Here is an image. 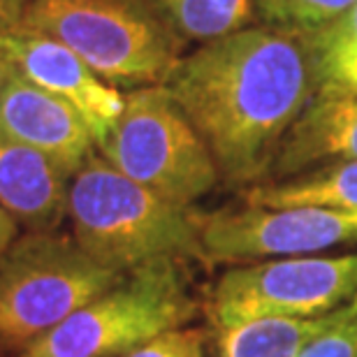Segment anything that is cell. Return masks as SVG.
<instances>
[{
	"label": "cell",
	"instance_id": "obj_1",
	"mask_svg": "<svg viewBox=\"0 0 357 357\" xmlns=\"http://www.w3.org/2000/svg\"><path fill=\"white\" fill-rule=\"evenodd\" d=\"M323 84L311 35L248 26L183 56L162 86L202 135L220 181L265 183L278 146Z\"/></svg>",
	"mask_w": 357,
	"mask_h": 357
},
{
	"label": "cell",
	"instance_id": "obj_2",
	"mask_svg": "<svg viewBox=\"0 0 357 357\" xmlns=\"http://www.w3.org/2000/svg\"><path fill=\"white\" fill-rule=\"evenodd\" d=\"M68 218L77 246L109 269L204 260L195 209L128 178L98 151L70 178Z\"/></svg>",
	"mask_w": 357,
	"mask_h": 357
},
{
	"label": "cell",
	"instance_id": "obj_3",
	"mask_svg": "<svg viewBox=\"0 0 357 357\" xmlns=\"http://www.w3.org/2000/svg\"><path fill=\"white\" fill-rule=\"evenodd\" d=\"M21 26L52 35L112 86H162L185 42L151 0H33Z\"/></svg>",
	"mask_w": 357,
	"mask_h": 357
},
{
	"label": "cell",
	"instance_id": "obj_4",
	"mask_svg": "<svg viewBox=\"0 0 357 357\" xmlns=\"http://www.w3.org/2000/svg\"><path fill=\"white\" fill-rule=\"evenodd\" d=\"M128 271L56 232H26L0 255V357L21 355Z\"/></svg>",
	"mask_w": 357,
	"mask_h": 357
},
{
	"label": "cell",
	"instance_id": "obj_5",
	"mask_svg": "<svg viewBox=\"0 0 357 357\" xmlns=\"http://www.w3.org/2000/svg\"><path fill=\"white\" fill-rule=\"evenodd\" d=\"M183 262L137 267L45 334L26 353L35 357H123L195 316Z\"/></svg>",
	"mask_w": 357,
	"mask_h": 357
},
{
	"label": "cell",
	"instance_id": "obj_6",
	"mask_svg": "<svg viewBox=\"0 0 357 357\" xmlns=\"http://www.w3.org/2000/svg\"><path fill=\"white\" fill-rule=\"evenodd\" d=\"M98 153L144 188L192 206L220 181L216 160L165 86L132 89Z\"/></svg>",
	"mask_w": 357,
	"mask_h": 357
},
{
	"label": "cell",
	"instance_id": "obj_7",
	"mask_svg": "<svg viewBox=\"0 0 357 357\" xmlns=\"http://www.w3.org/2000/svg\"><path fill=\"white\" fill-rule=\"evenodd\" d=\"M357 299V253L297 255L227 269L211 295L213 325L285 316L318 318Z\"/></svg>",
	"mask_w": 357,
	"mask_h": 357
},
{
	"label": "cell",
	"instance_id": "obj_8",
	"mask_svg": "<svg viewBox=\"0 0 357 357\" xmlns=\"http://www.w3.org/2000/svg\"><path fill=\"white\" fill-rule=\"evenodd\" d=\"M195 225L206 262L297 258L357 241V213L323 206L195 209Z\"/></svg>",
	"mask_w": 357,
	"mask_h": 357
},
{
	"label": "cell",
	"instance_id": "obj_9",
	"mask_svg": "<svg viewBox=\"0 0 357 357\" xmlns=\"http://www.w3.org/2000/svg\"><path fill=\"white\" fill-rule=\"evenodd\" d=\"M0 49L17 75L73 105L98 142L109 132L126 107V96L107 84L82 56L52 35L19 26L0 35Z\"/></svg>",
	"mask_w": 357,
	"mask_h": 357
},
{
	"label": "cell",
	"instance_id": "obj_10",
	"mask_svg": "<svg viewBox=\"0 0 357 357\" xmlns=\"http://www.w3.org/2000/svg\"><path fill=\"white\" fill-rule=\"evenodd\" d=\"M0 137L38 149L68 174H75L98 149L73 105L21 75H14L0 93Z\"/></svg>",
	"mask_w": 357,
	"mask_h": 357
},
{
	"label": "cell",
	"instance_id": "obj_11",
	"mask_svg": "<svg viewBox=\"0 0 357 357\" xmlns=\"http://www.w3.org/2000/svg\"><path fill=\"white\" fill-rule=\"evenodd\" d=\"M353 160H357V91L323 82L285 132L267 181Z\"/></svg>",
	"mask_w": 357,
	"mask_h": 357
},
{
	"label": "cell",
	"instance_id": "obj_12",
	"mask_svg": "<svg viewBox=\"0 0 357 357\" xmlns=\"http://www.w3.org/2000/svg\"><path fill=\"white\" fill-rule=\"evenodd\" d=\"M70 178L38 149L0 137V206L26 232H56L68 216Z\"/></svg>",
	"mask_w": 357,
	"mask_h": 357
},
{
	"label": "cell",
	"instance_id": "obj_13",
	"mask_svg": "<svg viewBox=\"0 0 357 357\" xmlns=\"http://www.w3.org/2000/svg\"><path fill=\"white\" fill-rule=\"evenodd\" d=\"M351 313H357V299L318 318L267 316L237 320L216 327L218 357H299V353Z\"/></svg>",
	"mask_w": 357,
	"mask_h": 357
},
{
	"label": "cell",
	"instance_id": "obj_14",
	"mask_svg": "<svg viewBox=\"0 0 357 357\" xmlns=\"http://www.w3.org/2000/svg\"><path fill=\"white\" fill-rule=\"evenodd\" d=\"M244 204L253 206H323L357 213V160L332 162L311 172L244 188Z\"/></svg>",
	"mask_w": 357,
	"mask_h": 357
},
{
	"label": "cell",
	"instance_id": "obj_15",
	"mask_svg": "<svg viewBox=\"0 0 357 357\" xmlns=\"http://www.w3.org/2000/svg\"><path fill=\"white\" fill-rule=\"evenodd\" d=\"M151 5L185 45L218 40L255 19L253 0H151Z\"/></svg>",
	"mask_w": 357,
	"mask_h": 357
},
{
	"label": "cell",
	"instance_id": "obj_16",
	"mask_svg": "<svg viewBox=\"0 0 357 357\" xmlns=\"http://www.w3.org/2000/svg\"><path fill=\"white\" fill-rule=\"evenodd\" d=\"M355 0H253L267 26L313 35L337 21Z\"/></svg>",
	"mask_w": 357,
	"mask_h": 357
},
{
	"label": "cell",
	"instance_id": "obj_17",
	"mask_svg": "<svg viewBox=\"0 0 357 357\" xmlns=\"http://www.w3.org/2000/svg\"><path fill=\"white\" fill-rule=\"evenodd\" d=\"M318 49L323 82L341 70L357 66V0L337 21L311 35Z\"/></svg>",
	"mask_w": 357,
	"mask_h": 357
},
{
	"label": "cell",
	"instance_id": "obj_18",
	"mask_svg": "<svg viewBox=\"0 0 357 357\" xmlns=\"http://www.w3.org/2000/svg\"><path fill=\"white\" fill-rule=\"evenodd\" d=\"M206 332L199 327H176L162 332L123 357H204Z\"/></svg>",
	"mask_w": 357,
	"mask_h": 357
},
{
	"label": "cell",
	"instance_id": "obj_19",
	"mask_svg": "<svg viewBox=\"0 0 357 357\" xmlns=\"http://www.w3.org/2000/svg\"><path fill=\"white\" fill-rule=\"evenodd\" d=\"M299 357H357V313H351L325 330Z\"/></svg>",
	"mask_w": 357,
	"mask_h": 357
},
{
	"label": "cell",
	"instance_id": "obj_20",
	"mask_svg": "<svg viewBox=\"0 0 357 357\" xmlns=\"http://www.w3.org/2000/svg\"><path fill=\"white\" fill-rule=\"evenodd\" d=\"M31 3L33 0H0V35L24 24Z\"/></svg>",
	"mask_w": 357,
	"mask_h": 357
},
{
	"label": "cell",
	"instance_id": "obj_21",
	"mask_svg": "<svg viewBox=\"0 0 357 357\" xmlns=\"http://www.w3.org/2000/svg\"><path fill=\"white\" fill-rule=\"evenodd\" d=\"M19 230L21 227H19L17 220H14L10 213L0 206V255H3L7 248L19 239Z\"/></svg>",
	"mask_w": 357,
	"mask_h": 357
},
{
	"label": "cell",
	"instance_id": "obj_22",
	"mask_svg": "<svg viewBox=\"0 0 357 357\" xmlns=\"http://www.w3.org/2000/svg\"><path fill=\"white\" fill-rule=\"evenodd\" d=\"M14 75H17V70H14L12 61H10V56H7V54L3 52V49H0V93L5 91L7 82H10Z\"/></svg>",
	"mask_w": 357,
	"mask_h": 357
},
{
	"label": "cell",
	"instance_id": "obj_23",
	"mask_svg": "<svg viewBox=\"0 0 357 357\" xmlns=\"http://www.w3.org/2000/svg\"><path fill=\"white\" fill-rule=\"evenodd\" d=\"M17 357H35V355H31V353H21V355H17Z\"/></svg>",
	"mask_w": 357,
	"mask_h": 357
}]
</instances>
